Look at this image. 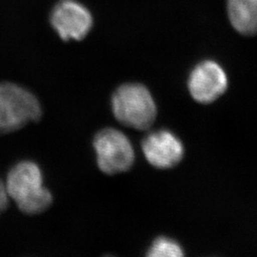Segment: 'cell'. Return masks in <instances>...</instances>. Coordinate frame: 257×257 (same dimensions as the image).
Returning <instances> with one entry per match:
<instances>
[{"label":"cell","mask_w":257,"mask_h":257,"mask_svg":"<svg viewBox=\"0 0 257 257\" xmlns=\"http://www.w3.org/2000/svg\"><path fill=\"white\" fill-rule=\"evenodd\" d=\"M4 182L10 200L26 214H39L53 203L52 193L43 185L42 172L33 161H20L13 166Z\"/></svg>","instance_id":"6da1fadb"},{"label":"cell","mask_w":257,"mask_h":257,"mask_svg":"<svg viewBox=\"0 0 257 257\" xmlns=\"http://www.w3.org/2000/svg\"><path fill=\"white\" fill-rule=\"evenodd\" d=\"M112 112L118 122L128 128L144 131L156 121V101L147 87L140 83H125L111 96Z\"/></svg>","instance_id":"7a4b0ae2"},{"label":"cell","mask_w":257,"mask_h":257,"mask_svg":"<svg viewBox=\"0 0 257 257\" xmlns=\"http://www.w3.org/2000/svg\"><path fill=\"white\" fill-rule=\"evenodd\" d=\"M42 106L37 95L18 83L0 81V136L37 122Z\"/></svg>","instance_id":"3957f363"},{"label":"cell","mask_w":257,"mask_h":257,"mask_svg":"<svg viewBox=\"0 0 257 257\" xmlns=\"http://www.w3.org/2000/svg\"><path fill=\"white\" fill-rule=\"evenodd\" d=\"M97 164L104 174L113 175L127 172L135 162L133 145L122 132L106 128L99 131L93 139Z\"/></svg>","instance_id":"277c9868"},{"label":"cell","mask_w":257,"mask_h":257,"mask_svg":"<svg viewBox=\"0 0 257 257\" xmlns=\"http://www.w3.org/2000/svg\"><path fill=\"white\" fill-rule=\"evenodd\" d=\"M50 22L64 41H80L89 35L93 24L91 12L76 0H59L51 11Z\"/></svg>","instance_id":"5b68a950"},{"label":"cell","mask_w":257,"mask_h":257,"mask_svg":"<svg viewBox=\"0 0 257 257\" xmlns=\"http://www.w3.org/2000/svg\"><path fill=\"white\" fill-rule=\"evenodd\" d=\"M188 89L195 101L210 104L228 89V76L217 62L207 59L194 66L188 79Z\"/></svg>","instance_id":"8992f818"},{"label":"cell","mask_w":257,"mask_h":257,"mask_svg":"<svg viewBox=\"0 0 257 257\" xmlns=\"http://www.w3.org/2000/svg\"><path fill=\"white\" fill-rule=\"evenodd\" d=\"M142 150L148 162L157 169H170L177 165L184 155V147L175 134L160 130L144 138Z\"/></svg>","instance_id":"52a82bcc"},{"label":"cell","mask_w":257,"mask_h":257,"mask_svg":"<svg viewBox=\"0 0 257 257\" xmlns=\"http://www.w3.org/2000/svg\"><path fill=\"white\" fill-rule=\"evenodd\" d=\"M232 28L242 36H254L257 27V0H227Z\"/></svg>","instance_id":"ba28073f"},{"label":"cell","mask_w":257,"mask_h":257,"mask_svg":"<svg viewBox=\"0 0 257 257\" xmlns=\"http://www.w3.org/2000/svg\"><path fill=\"white\" fill-rule=\"evenodd\" d=\"M146 257H185L181 246L175 240L159 237L149 248Z\"/></svg>","instance_id":"9c48e42d"},{"label":"cell","mask_w":257,"mask_h":257,"mask_svg":"<svg viewBox=\"0 0 257 257\" xmlns=\"http://www.w3.org/2000/svg\"><path fill=\"white\" fill-rule=\"evenodd\" d=\"M9 203L10 199L6 191L5 182L0 178V214L7 210Z\"/></svg>","instance_id":"30bf717a"},{"label":"cell","mask_w":257,"mask_h":257,"mask_svg":"<svg viewBox=\"0 0 257 257\" xmlns=\"http://www.w3.org/2000/svg\"><path fill=\"white\" fill-rule=\"evenodd\" d=\"M103 257H114V256H112V255H106V256H103Z\"/></svg>","instance_id":"8fae6325"}]
</instances>
